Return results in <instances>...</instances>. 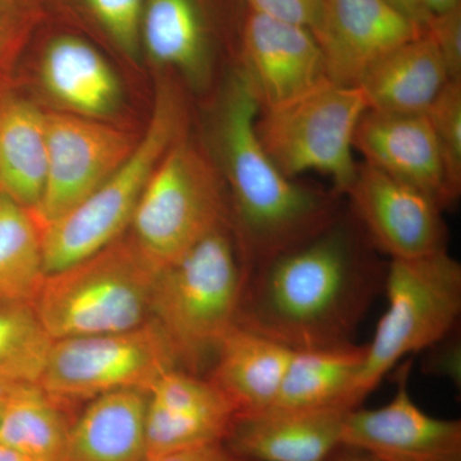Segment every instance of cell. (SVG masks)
Returning <instances> with one entry per match:
<instances>
[{"label": "cell", "instance_id": "6da1fadb", "mask_svg": "<svg viewBox=\"0 0 461 461\" xmlns=\"http://www.w3.org/2000/svg\"><path fill=\"white\" fill-rule=\"evenodd\" d=\"M386 269L364 253L342 221L248 272L238 326L291 350L353 342Z\"/></svg>", "mask_w": 461, "mask_h": 461}, {"label": "cell", "instance_id": "7a4b0ae2", "mask_svg": "<svg viewBox=\"0 0 461 461\" xmlns=\"http://www.w3.org/2000/svg\"><path fill=\"white\" fill-rule=\"evenodd\" d=\"M259 112L240 68L224 85L211 120L212 162L229 186L232 232L247 273L338 220L332 199L295 184L273 163L258 136Z\"/></svg>", "mask_w": 461, "mask_h": 461}, {"label": "cell", "instance_id": "3957f363", "mask_svg": "<svg viewBox=\"0 0 461 461\" xmlns=\"http://www.w3.org/2000/svg\"><path fill=\"white\" fill-rule=\"evenodd\" d=\"M245 271L229 223L218 227L157 276L150 320L165 333L178 366L198 368L238 324Z\"/></svg>", "mask_w": 461, "mask_h": 461}, {"label": "cell", "instance_id": "277c9868", "mask_svg": "<svg viewBox=\"0 0 461 461\" xmlns=\"http://www.w3.org/2000/svg\"><path fill=\"white\" fill-rule=\"evenodd\" d=\"M159 271L130 235L45 275L32 305L51 339L122 332L150 320Z\"/></svg>", "mask_w": 461, "mask_h": 461}, {"label": "cell", "instance_id": "5b68a950", "mask_svg": "<svg viewBox=\"0 0 461 461\" xmlns=\"http://www.w3.org/2000/svg\"><path fill=\"white\" fill-rule=\"evenodd\" d=\"M187 113L180 91L160 85L144 135L129 158L81 204L42 230L45 273L98 253L130 229L136 206L160 160L186 136Z\"/></svg>", "mask_w": 461, "mask_h": 461}, {"label": "cell", "instance_id": "8992f818", "mask_svg": "<svg viewBox=\"0 0 461 461\" xmlns=\"http://www.w3.org/2000/svg\"><path fill=\"white\" fill-rule=\"evenodd\" d=\"M384 293L387 309L366 344L354 390L357 408L403 357L426 351L459 327L461 264L447 249L414 259H391Z\"/></svg>", "mask_w": 461, "mask_h": 461}, {"label": "cell", "instance_id": "52a82bcc", "mask_svg": "<svg viewBox=\"0 0 461 461\" xmlns=\"http://www.w3.org/2000/svg\"><path fill=\"white\" fill-rule=\"evenodd\" d=\"M222 184L211 157L187 136L167 151L130 224V238L158 271L227 224Z\"/></svg>", "mask_w": 461, "mask_h": 461}, {"label": "cell", "instance_id": "ba28073f", "mask_svg": "<svg viewBox=\"0 0 461 461\" xmlns=\"http://www.w3.org/2000/svg\"><path fill=\"white\" fill-rule=\"evenodd\" d=\"M368 102L359 86L330 81L305 95L260 109L257 132L273 163L290 180L306 172L329 176L339 194L357 178L354 135Z\"/></svg>", "mask_w": 461, "mask_h": 461}, {"label": "cell", "instance_id": "9c48e42d", "mask_svg": "<svg viewBox=\"0 0 461 461\" xmlns=\"http://www.w3.org/2000/svg\"><path fill=\"white\" fill-rule=\"evenodd\" d=\"M177 366L165 333L149 320L122 332L54 339L39 384L71 406L115 391H148Z\"/></svg>", "mask_w": 461, "mask_h": 461}, {"label": "cell", "instance_id": "30bf717a", "mask_svg": "<svg viewBox=\"0 0 461 461\" xmlns=\"http://www.w3.org/2000/svg\"><path fill=\"white\" fill-rule=\"evenodd\" d=\"M138 139L104 120L47 112V177L35 213L42 227L89 198L132 153Z\"/></svg>", "mask_w": 461, "mask_h": 461}, {"label": "cell", "instance_id": "8fae6325", "mask_svg": "<svg viewBox=\"0 0 461 461\" xmlns=\"http://www.w3.org/2000/svg\"><path fill=\"white\" fill-rule=\"evenodd\" d=\"M346 195L373 247L391 259L445 250L442 209L417 187L364 165Z\"/></svg>", "mask_w": 461, "mask_h": 461}, {"label": "cell", "instance_id": "7c38bea8", "mask_svg": "<svg viewBox=\"0 0 461 461\" xmlns=\"http://www.w3.org/2000/svg\"><path fill=\"white\" fill-rule=\"evenodd\" d=\"M411 362L396 375V393L386 405L353 409L342 427V445L382 461H461V421L429 415L409 391Z\"/></svg>", "mask_w": 461, "mask_h": 461}, {"label": "cell", "instance_id": "4fadbf2b", "mask_svg": "<svg viewBox=\"0 0 461 461\" xmlns=\"http://www.w3.org/2000/svg\"><path fill=\"white\" fill-rule=\"evenodd\" d=\"M424 32L387 0H324L312 30L327 77L342 86H359L382 58Z\"/></svg>", "mask_w": 461, "mask_h": 461}, {"label": "cell", "instance_id": "5bb4252c", "mask_svg": "<svg viewBox=\"0 0 461 461\" xmlns=\"http://www.w3.org/2000/svg\"><path fill=\"white\" fill-rule=\"evenodd\" d=\"M240 47L241 69L260 109L285 104L330 81L320 44L306 27L249 11Z\"/></svg>", "mask_w": 461, "mask_h": 461}, {"label": "cell", "instance_id": "9a60e30c", "mask_svg": "<svg viewBox=\"0 0 461 461\" xmlns=\"http://www.w3.org/2000/svg\"><path fill=\"white\" fill-rule=\"evenodd\" d=\"M238 415L235 403L211 378L169 369L148 390V457L224 444Z\"/></svg>", "mask_w": 461, "mask_h": 461}, {"label": "cell", "instance_id": "2e32d148", "mask_svg": "<svg viewBox=\"0 0 461 461\" xmlns=\"http://www.w3.org/2000/svg\"><path fill=\"white\" fill-rule=\"evenodd\" d=\"M366 163L423 191L441 209L451 205L435 132L427 114H388L368 109L354 135Z\"/></svg>", "mask_w": 461, "mask_h": 461}, {"label": "cell", "instance_id": "e0dca14e", "mask_svg": "<svg viewBox=\"0 0 461 461\" xmlns=\"http://www.w3.org/2000/svg\"><path fill=\"white\" fill-rule=\"evenodd\" d=\"M346 409L239 414L224 446L240 461H326L342 445Z\"/></svg>", "mask_w": 461, "mask_h": 461}, {"label": "cell", "instance_id": "ac0fdd59", "mask_svg": "<svg viewBox=\"0 0 461 461\" xmlns=\"http://www.w3.org/2000/svg\"><path fill=\"white\" fill-rule=\"evenodd\" d=\"M41 80L68 113L104 120L120 105V80L104 56L75 33L51 36L41 58Z\"/></svg>", "mask_w": 461, "mask_h": 461}, {"label": "cell", "instance_id": "d6986e66", "mask_svg": "<svg viewBox=\"0 0 461 461\" xmlns=\"http://www.w3.org/2000/svg\"><path fill=\"white\" fill-rule=\"evenodd\" d=\"M148 391L121 390L87 402L58 461H145Z\"/></svg>", "mask_w": 461, "mask_h": 461}, {"label": "cell", "instance_id": "ffe728a7", "mask_svg": "<svg viewBox=\"0 0 461 461\" xmlns=\"http://www.w3.org/2000/svg\"><path fill=\"white\" fill-rule=\"evenodd\" d=\"M212 27L204 0H147L141 50L153 62L176 69L202 89L211 80Z\"/></svg>", "mask_w": 461, "mask_h": 461}, {"label": "cell", "instance_id": "44dd1931", "mask_svg": "<svg viewBox=\"0 0 461 461\" xmlns=\"http://www.w3.org/2000/svg\"><path fill=\"white\" fill-rule=\"evenodd\" d=\"M294 350L236 324L214 354L212 381L235 403L239 414L275 405Z\"/></svg>", "mask_w": 461, "mask_h": 461}, {"label": "cell", "instance_id": "7402d4cb", "mask_svg": "<svg viewBox=\"0 0 461 461\" xmlns=\"http://www.w3.org/2000/svg\"><path fill=\"white\" fill-rule=\"evenodd\" d=\"M450 81L427 32L391 51L366 75L359 87L368 109L388 114H427Z\"/></svg>", "mask_w": 461, "mask_h": 461}, {"label": "cell", "instance_id": "603a6c76", "mask_svg": "<svg viewBox=\"0 0 461 461\" xmlns=\"http://www.w3.org/2000/svg\"><path fill=\"white\" fill-rule=\"evenodd\" d=\"M47 177V112L16 94L0 95V195L35 212Z\"/></svg>", "mask_w": 461, "mask_h": 461}, {"label": "cell", "instance_id": "cb8c5ba5", "mask_svg": "<svg viewBox=\"0 0 461 461\" xmlns=\"http://www.w3.org/2000/svg\"><path fill=\"white\" fill-rule=\"evenodd\" d=\"M366 345L348 342L294 350L275 409H357L354 390L366 360ZM271 408V409H272Z\"/></svg>", "mask_w": 461, "mask_h": 461}, {"label": "cell", "instance_id": "d4e9b609", "mask_svg": "<svg viewBox=\"0 0 461 461\" xmlns=\"http://www.w3.org/2000/svg\"><path fill=\"white\" fill-rule=\"evenodd\" d=\"M68 408L39 384L12 388L0 395V444L35 461H58L75 420Z\"/></svg>", "mask_w": 461, "mask_h": 461}, {"label": "cell", "instance_id": "484cf974", "mask_svg": "<svg viewBox=\"0 0 461 461\" xmlns=\"http://www.w3.org/2000/svg\"><path fill=\"white\" fill-rule=\"evenodd\" d=\"M42 230L32 211L0 195V305L35 299L47 275Z\"/></svg>", "mask_w": 461, "mask_h": 461}, {"label": "cell", "instance_id": "4316f807", "mask_svg": "<svg viewBox=\"0 0 461 461\" xmlns=\"http://www.w3.org/2000/svg\"><path fill=\"white\" fill-rule=\"evenodd\" d=\"M51 344L32 304L0 305V395L41 384Z\"/></svg>", "mask_w": 461, "mask_h": 461}, {"label": "cell", "instance_id": "83f0119b", "mask_svg": "<svg viewBox=\"0 0 461 461\" xmlns=\"http://www.w3.org/2000/svg\"><path fill=\"white\" fill-rule=\"evenodd\" d=\"M74 11L121 53L138 59L141 53V21L147 0H68Z\"/></svg>", "mask_w": 461, "mask_h": 461}, {"label": "cell", "instance_id": "f1b7e54d", "mask_svg": "<svg viewBox=\"0 0 461 461\" xmlns=\"http://www.w3.org/2000/svg\"><path fill=\"white\" fill-rule=\"evenodd\" d=\"M441 156L446 190L454 204L461 194V81H448L427 112Z\"/></svg>", "mask_w": 461, "mask_h": 461}, {"label": "cell", "instance_id": "f546056e", "mask_svg": "<svg viewBox=\"0 0 461 461\" xmlns=\"http://www.w3.org/2000/svg\"><path fill=\"white\" fill-rule=\"evenodd\" d=\"M39 17V0H0V66L23 45Z\"/></svg>", "mask_w": 461, "mask_h": 461}, {"label": "cell", "instance_id": "4dcf8cb0", "mask_svg": "<svg viewBox=\"0 0 461 461\" xmlns=\"http://www.w3.org/2000/svg\"><path fill=\"white\" fill-rule=\"evenodd\" d=\"M426 32L435 42L450 81H461V5L432 16Z\"/></svg>", "mask_w": 461, "mask_h": 461}, {"label": "cell", "instance_id": "1f68e13d", "mask_svg": "<svg viewBox=\"0 0 461 461\" xmlns=\"http://www.w3.org/2000/svg\"><path fill=\"white\" fill-rule=\"evenodd\" d=\"M421 363V372L427 375L450 382L457 391L461 390V336L460 327L441 341L427 348ZM424 351V353H426Z\"/></svg>", "mask_w": 461, "mask_h": 461}, {"label": "cell", "instance_id": "d6a6232c", "mask_svg": "<svg viewBox=\"0 0 461 461\" xmlns=\"http://www.w3.org/2000/svg\"><path fill=\"white\" fill-rule=\"evenodd\" d=\"M249 11L313 30L324 0H247Z\"/></svg>", "mask_w": 461, "mask_h": 461}, {"label": "cell", "instance_id": "836d02e7", "mask_svg": "<svg viewBox=\"0 0 461 461\" xmlns=\"http://www.w3.org/2000/svg\"><path fill=\"white\" fill-rule=\"evenodd\" d=\"M145 461H240L224 444L198 446L148 457Z\"/></svg>", "mask_w": 461, "mask_h": 461}, {"label": "cell", "instance_id": "e575fe53", "mask_svg": "<svg viewBox=\"0 0 461 461\" xmlns=\"http://www.w3.org/2000/svg\"><path fill=\"white\" fill-rule=\"evenodd\" d=\"M397 11L402 12L403 16L411 20L415 25L426 30L429 26L430 17L429 12L424 9L420 0H387Z\"/></svg>", "mask_w": 461, "mask_h": 461}, {"label": "cell", "instance_id": "d590c367", "mask_svg": "<svg viewBox=\"0 0 461 461\" xmlns=\"http://www.w3.org/2000/svg\"><path fill=\"white\" fill-rule=\"evenodd\" d=\"M326 461H382L366 451L341 445Z\"/></svg>", "mask_w": 461, "mask_h": 461}, {"label": "cell", "instance_id": "8d00e7d4", "mask_svg": "<svg viewBox=\"0 0 461 461\" xmlns=\"http://www.w3.org/2000/svg\"><path fill=\"white\" fill-rule=\"evenodd\" d=\"M420 2L430 17L445 14L461 5V0H420Z\"/></svg>", "mask_w": 461, "mask_h": 461}, {"label": "cell", "instance_id": "74e56055", "mask_svg": "<svg viewBox=\"0 0 461 461\" xmlns=\"http://www.w3.org/2000/svg\"><path fill=\"white\" fill-rule=\"evenodd\" d=\"M0 461H35L25 456V455L18 453L14 448L0 444Z\"/></svg>", "mask_w": 461, "mask_h": 461}]
</instances>
